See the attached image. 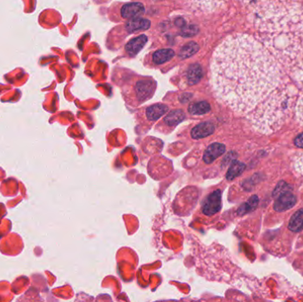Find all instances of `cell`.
<instances>
[{"label":"cell","instance_id":"1","mask_svg":"<svg viewBox=\"0 0 303 302\" xmlns=\"http://www.w3.org/2000/svg\"><path fill=\"white\" fill-rule=\"evenodd\" d=\"M211 83L220 101L259 133L272 134L291 115L292 95L286 88H278L279 70L274 58L249 35H232L216 47Z\"/></svg>","mask_w":303,"mask_h":302},{"label":"cell","instance_id":"4","mask_svg":"<svg viewBox=\"0 0 303 302\" xmlns=\"http://www.w3.org/2000/svg\"><path fill=\"white\" fill-rule=\"evenodd\" d=\"M155 88H156V84L154 81H139L136 85V91L139 100L146 101L147 99H149L154 94Z\"/></svg>","mask_w":303,"mask_h":302},{"label":"cell","instance_id":"12","mask_svg":"<svg viewBox=\"0 0 303 302\" xmlns=\"http://www.w3.org/2000/svg\"><path fill=\"white\" fill-rule=\"evenodd\" d=\"M203 77V71L200 64H193L187 70V82L190 85L196 84Z\"/></svg>","mask_w":303,"mask_h":302},{"label":"cell","instance_id":"7","mask_svg":"<svg viewBox=\"0 0 303 302\" xmlns=\"http://www.w3.org/2000/svg\"><path fill=\"white\" fill-rule=\"evenodd\" d=\"M215 131L214 124L208 122L201 123L192 130V138L194 139H204L206 137L213 134Z\"/></svg>","mask_w":303,"mask_h":302},{"label":"cell","instance_id":"20","mask_svg":"<svg viewBox=\"0 0 303 302\" xmlns=\"http://www.w3.org/2000/svg\"><path fill=\"white\" fill-rule=\"evenodd\" d=\"M198 31H199V29L196 26H187L186 28H184L181 35L185 37H193L197 34Z\"/></svg>","mask_w":303,"mask_h":302},{"label":"cell","instance_id":"18","mask_svg":"<svg viewBox=\"0 0 303 302\" xmlns=\"http://www.w3.org/2000/svg\"><path fill=\"white\" fill-rule=\"evenodd\" d=\"M245 169V165L241 163L239 161H235L231 166H230L229 170L227 172V179L228 180H233L237 175H240L242 172Z\"/></svg>","mask_w":303,"mask_h":302},{"label":"cell","instance_id":"10","mask_svg":"<svg viewBox=\"0 0 303 302\" xmlns=\"http://www.w3.org/2000/svg\"><path fill=\"white\" fill-rule=\"evenodd\" d=\"M168 107L163 104H155L147 107L146 109V118L150 122H154L160 119L162 115L168 112Z\"/></svg>","mask_w":303,"mask_h":302},{"label":"cell","instance_id":"17","mask_svg":"<svg viewBox=\"0 0 303 302\" xmlns=\"http://www.w3.org/2000/svg\"><path fill=\"white\" fill-rule=\"evenodd\" d=\"M199 51V45L194 42H191L187 45H185L181 51H179V57L181 58H189L191 56L195 54Z\"/></svg>","mask_w":303,"mask_h":302},{"label":"cell","instance_id":"19","mask_svg":"<svg viewBox=\"0 0 303 302\" xmlns=\"http://www.w3.org/2000/svg\"><path fill=\"white\" fill-rule=\"evenodd\" d=\"M259 200L256 196H253L250 200H249V203H246L243 205L239 209H238V215H244L247 212L252 210L254 208H256V206L258 205Z\"/></svg>","mask_w":303,"mask_h":302},{"label":"cell","instance_id":"16","mask_svg":"<svg viewBox=\"0 0 303 302\" xmlns=\"http://www.w3.org/2000/svg\"><path fill=\"white\" fill-rule=\"evenodd\" d=\"M185 118H186V114L183 111L175 110V111L170 112L167 116L165 117L164 122L169 126H175V125L180 124Z\"/></svg>","mask_w":303,"mask_h":302},{"label":"cell","instance_id":"3","mask_svg":"<svg viewBox=\"0 0 303 302\" xmlns=\"http://www.w3.org/2000/svg\"><path fill=\"white\" fill-rule=\"evenodd\" d=\"M221 208H222V193L220 190H216L211 194H209L205 200L204 204L202 207V212L204 215L210 216L219 211Z\"/></svg>","mask_w":303,"mask_h":302},{"label":"cell","instance_id":"5","mask_svg":"<svg viewBox=\"0 0 303 302\" xmlns=\"http://www.w3.org/2000/svg\"><path fill=\"white\" fill-rule=\"evenodd\" d=\"M296 204V198L288 191L279 194L275 201L274 208L276 211L282 212L288 210Z\"/></svg>","mask_w":303,"mask_h":302},{"label":"cell","instance_id":"8","mask_svg":"<svg viewBox=\"0 0 303 302\" xmlns=\"http://www.w3.org/2000/svg\"><path fill=\"white\" fill-rule=\"evenodd\" d=\"M145 12V7L141 3H129L122 8V15L124 18H137Z\"/></svg>","mask_w":303,"mask_h":302},{"label":"cell","instance_id":"21","mask_svg":"<svg viewBox=\"0 0 303 302\" xmlns=\"http://www.w3.org/2000/svg\"><path fill=\"white\" fill-rule=\"evenodd\" d=\"M296 169H298L300 173L303 174V152L297 153L294 159Z\"/></svg>","mask_w":303,"mask_h":302},{"label":"cell","instance_id":"6","mask_svg":"<svg viewBox=\"0 0 303 302\" xmlns=\"http://www.w3.org/2000/svg\"><path fill=\"white\" fill-rule=\"evenodd\" d=\"M225 153V146L220 143H214L205 151L203 160L206 163L210 164L217 158L222 156Z\"/></svg>","mask_w":303,"mask_h":302},{"label":"cell","instance_id":"15","mask_svg":"<svg viewBox=\"0 0 303 302\" xmlns=\"http://www.w3.org/2000/svg\"><path fill=\"white\" fill-rule=\"evenodd\" d=\"M288 227L289 229L294 232L303 229V209H299V211L293 214L289 222Z\"/></svg>","mask_w":303,"mask_h":302},{"label":"cell","instance_id":"14","mask_svg":"<svg viewBox=\"0 0 303 302\" xmlns=\"http://www.w3.org/2000/svg\"><path fill=\"white\" fill-rule=\"evenodd\" d=\"M210 109H211V107L208 102L201 101V102L191 104L188 111L191 114H194V115H203V114L208 113Z\"/></svg>","mask_w":303,"mask_h":302},{"label":"cell","instance_id":"22","mask_svg":"<svg viewBox=\"0 0 303 302\" xmlns=\"http://www.w3.org/2000/svg\"><path fill=\"white\" fill-rule=\"evenodd\" d=\"M294 144H295L296 146L303 149V133L296 138L295 140H294Z\"/></svg>","mask_w":303,"mask_h":302},{"label":"cell","instance_id":"13","mask_svg":"<svg viewBox=\"0 0 303 302\" xmlns=\"http://www.w3.org/2000/svg\"><path fill=\"white\" fill-rule=\"evenodd\" d=\"M175 56V51L171 49H161L159 51H155L153 55V61L155 64H162L165 62H168Z\"/></svg>","mask_w":303,"mask_h":302},{"label":"cell","instance_id":"11","mask_svg":"<svg viewBox=\"0 0 303 302\" xmlns=\"http://www.w3.org/2000/svg\"><path fill=\"white\" fill-rule=\"evenodd\" d=\"M150 26H151V22L149 20L134 18L126 24V29L128 30V32L134 33L140 30H146L149 29Z\"/></svg>","mask_w":303,"mask_h":302},{"label":"cell","instance_id":"9","mask_svg":"<svg viewBox=\"0 0 303 302\" xmlns=\"http://www.w3.org/2000/svg\"><path fill=\"white\" fill-rule=\"evenodd\" d=\"M146 42H147V37L145 35L135 37L126 44V51H128L129 54L132 56L138 54L139 51L142 50V48L146 45Z\"/></svg>","mask_w":303,"mask_h":302},{"label":"cell","instance_id":"2","mask_svg":"<svg viewBox=\"0 0 303 302\" xmlns=\"http://www.w3.org/2000/svg\"><path fill=\"white\" fill-rule=\"evenodd\" d=\"M189 8L200 13H214L223 8L226 0H184Z\"/></svg>","mask_w":303,"mask_h":302}]
</instances>
